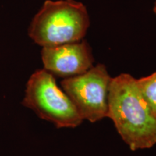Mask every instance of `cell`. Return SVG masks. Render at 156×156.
Returning a JSON list of instances; mask_svg holds the SVG:
<instances>
[{
	"instance_id": "6da1fadb",
	"label": "cell",
	"mask_w": 156,
	"mask_h": 156,
	"mask_svg": "<svg viewBox=\"0 0 156 156\" xmlns=\"http://www.w3.org/2000/svg\"><path fill=\"white\" fill-rule=\"evenodd\" d=\"M107 117L132 151L148 149L156 144V117L138 89L136 79L123 73L109 85Z\"/></svg>"
},
{
	"instance_id": "7a4b0ae2",
	"label": "cell",
	"mask_w": 156,
	"mask_h": 156,
	"mask_svg": "<svg viewBox=\"0 0 156 156\" xmlns=\"http://www.w3.org/2000/svg\"><path fill=\"white\" fill-rule=\"evenodd\" d=\"M90 24L85 5L75 0H46L28 28V36L42 47L80 41Z\"/></svg>"
},
{
	"instance_id": "3957f363",
	"label": "cell",
	"mask_w": 156,
	"mask_h": 156,
	"mask_svg": "<svg viewBox=\"0 0 156 156\" xmlns=\"http://www.w3.org/2000/svg\"><path fill=\"white\" fill-rule=\"evenodd\" d=\"M22 103L57 128H75L83 122L54 76L44 69L36 70L29 78Z\"/></svg>"
},
{
	"instance_id": "277c9868",
	"label": "cell",
	"mask_w": 156,
	"mask_h": 156,
	"mask_svg": "<svg viewBox=\"0 0 156 156\" xmlns=\"http://www.w3.org/2000/svg\"><path fill=\"white\" fill-rule=\"evenodd\" d=\"M112 78L106 66L98 64L82 75L63 80L61 85L83 119L95 123L107 117Z\"/></svg>"
},
{
	"instance_id": "5b68a950",
	"label": "cell",
	"mask_w": 156,
	"mask_h": 156,
	"mask_svg": "<svg viewBox=\"0 0 156 156\" xmlns=\"http://www.w3.org/2000/svg\"><path fill=\"white\" fill-rule=\"evenodd\" d=\"M44 69L54 76L69 78L82 75L93 67L92 50L85 39L80 41L42 47Z\"/></svg>"
},
{
	"instance_id": "8992f818",
	"label": "cell",
	"mask_w": 156,
	"mask_h": 156,
	"mask_svg": "<svg viewBox=\"0 0 156 156\" xmlns=\"http://www.w3.org/2000/svg\"><path fill=\"white\" fill-rule=\"evenodd\" d=\"M136 84L142 98L152 114L156 117V72L147 77L136 79Z\"/></svg>"
},
{
	"instance_id": "52a82bcc",
	"label": "cell",
	"mask_w": 156,
	"mask_h": 156,
	"mask_svg": "<svg viewBox=\"0 0 156 156\" xmlns=\"http://www.w3.org/2000/svg\"><path fill=\"white\" fill-rule=\"evenodd\" d=\"M153 11H154V12H155V14L156 15V1L155 2V5H154V7H153Z\"/></svg>"
}]
</instances>
